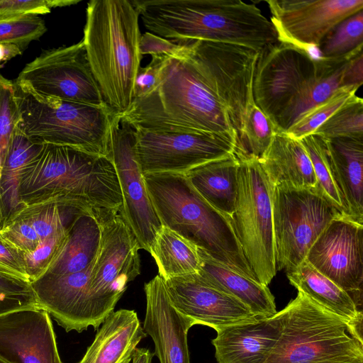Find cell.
<instances>
[{"mask_svg": "<svg viewBox=\"0 0 363 363\" xmlns=\"http://www.w3.org/2000/svg\"><path fill=\"white\" fill-rule=\"evenodd\" d=\"M146 335L135 311H113L102 323L79 363H130Z\"/></svg>", "mask_w": 363, "mask_h": 363, "instance_id": "603a6c76", "label": "cell"}, {"mask_svg": "<svg viewBox=\"0 0 363 363\" xmlns=\"http://www.w3.org/2000/svg\"><path fill=\"white\" fill-rule=\"evenodd\" d=\"M312 134L323 138H363V100L354 96Z\"/></svg>", "mask_w": 363, "mask_h": 363, "instance_id": "74e56055", "label": "cell"}, {"mask_svg": "<svg viewBox=\"0 0 363 363\" xmlns=\"http://www.w3.org/2000/svg\"><path fill=\"white\" fill-rule=\"evenodd\" d=\"M274 186L315 188L316 179L308 155L300 140L277 132L259 159Z\"/></svg>", "mask_w": 363, "mask_h": 363, "instance_id": "d4e9b609", "label": "cell"}, {"mask_svg": "<svg viewBox=\"0 0 363 363\" xmlns=\"http://www.w3.org/2000/svg\"><path fill=\"white\" fill-rule=\"evenodd\" d=\"M139 13L131 1L87 4L83 43L105 104L116 115L129 109L140 67Z\"/></svg>", "mask_w": 363, "mask_h": 363, "instance_id": "277c9868", "label": "cell"}, {"mask_svg": "<svg viewBox=\"0 0 363 363\" xmlns=\"http://www.w3.org/2000/svg\"><path fill=\"white\" fill-rule=\"evenodd\" d=\"M169 299L182 315L216 331L257 318L241 301L202 279L198 274L164 280Z\"/></svg>", "mask_w": 363, "mask_h": 363, "instance_id": "ac0fdd59", "label": "cell"}, {"mask_svg": "<svg viewBox=\"0 0 363 363\" xmlns=\"http://www.w3.org/2000/svg\"><path fill=\"white\" fill-rule=\"evenodd\" d=\"M13 84L20 113L18 127L27 137L108 156L111 122L116 114L106 104L45 97Z\"/></svg>", "mask_w": 363, "mask_h": 363, "instance_id": "52a82bcc", "label": "cell"}, {"mask_svg": "<svg viewBox=\"0 0 363 363\" xmlns=\"http://www.w3.org/2000/svg\"><path fill=\"white\" fill-rule=\"evenodd\" d=\"M14 82L45 97L105 104L82 40L44 50L23 68Z\"/></svg>", "mask_w": 363, "mask_h": 363, "instance_id": "5bb4252c", "label": "cell"}, {"mask_svg": "<svg viewBox=\"0 0 363 363\" xmlns=\"http://www.w3.org/2000/svg\"><path fill=\"white\" fill-rule=\"evenodd\" d=\"M322 60L306 50L278 42L262 50L256 65L255 105L277 132L285 133L308 107L322 71Z\"/></svg>", "mask_w": 363, "mask_h": 363, "instance_id": "ba28073f", "label": "cell"}, {"mask_svg": "<svg viewBox=\"0 0 363 363\" xmlns=\"http://www.w3.org/2000/svg\"><path fill=\"white\" fill-rule=\"evenodd\" d=\"M146 311L143 329L155 343L160 363H191L187 343L194 321L171 303L162 278L158 274L145 284Z\"/></svg>", "mask_w": 363, "mask_h": 363, "instance_id": "ffe728a7", "label": "cell"}, {"mask_svg": "<svg viewBox=\"0 0 363 363\" xmlns=\"http://www.w3.org/2000/svg\"><path fill=\"white\" fill-rule=\"evenodd\" d=\"M119 116L135 129L236 135L224 107L186 57L167 60L152 90Z\"/></svg>", "mask_w": 363, "mask_h": 363, "instance_id": "3957f363", "label": "cell"}, {"mask_svg": "<svg viewBox=\"0 0 363 363\" xmlns=\"http://www.w3.org/2000/svg\"><path fill=\"white\" fill-rule=\"evenodd\" d=\"M1 236L24 253L33 252L40 243V238L31 224L25 218H16L0 231Z\"/></svg>", "mask_w": 363, "mask_h": 363, "instance_id": "7bdbcfd3", "label": "cell"}, {"mask_svg": "<svg viewBox=\"0 0 363 363\" xmlns=\"http://www.w3.org/2000/svg\"><path fill=\"white\" fill-rule=\"evenodd\" d=\"M47 30L44 21L37 15L0 17V43L23 48L38 40Z\"/></svg>", "mask_w": 363, "mask_h": 363, "instance_id": "f35d334b", "label": "cell"}, {"mask_svg": "<svg viewBox=\"0 0 363 363\" xmlns=\"http://www.w3.org/2000/svg\"><path fill=\"white\" fill-rule=\"evenodd\" d=\"M286 274L291 284L298 291H301L326 311L343 320L363 340L362 311L358 309L347 292L306 260Z\"/></svg>", "mask_w": 363, "mask_h": 363, "instance_id": "484cf974", "label": "cell"}, {"mask_svg": "<svg viewBox=\"0 0 363 363\" xmlns=\"http://www.w3.org/2000/svg\"><path fill=\"white\" fill-rule=\"evenodd\" d=\"M138 242L121 213L101 223L96 256L92 263L86 305L89 326L99 329L128 287L140 274Z\"/></svg>", "mask_w": 363, "mask_h": 363, "instance_id": "8fae6325", "label": "cell"}, {"mask_svg": "<svg viewBox=\"0 0 363 363\" xmlns=\"http://www.w3.org/2000/svg\"><path fill=\"white\" fill-rule=\"evenodd\" d=\"M154 353L147 348H135L132 356V363H152Z\"/></svg>", "mask_w": 363, "mask_h": 363, "instance_id": "681fc988", "label": "cell"}, {"mask_svg": "<svg viewBox=\"0 0 363 363\" xmlns=\"http://www.w3.org/2000/svg\"><path fill=\"white\" fill-rule=\"evenodd\" d=\"M267 3L279 41L308 52L317 49L340 21L363 11V0H268Z\"/></svg>", "mask_w": 363, "mask_h": 363, "instance_id": "e0dca14e", "label": "cell"}, {"mask_svg": "<svg viewBox=\"0 0 363 363\" xmlns=\"http://www.w3.org/2000/svg\"><path fill=\"white\" fill-rule=\"evenodd\" d=\"M201 266L197 273L206 282L238 299L257 317L275 315L274 297L267 286L232 270L199 249Z\"/></svg>", "mask_w": 363, "mask_h": 363, "instance_id": "4316f807", "label": "cell"}, {"mask_svg": "<svg viewBox=\"0 0 363 363\" xmlns=\"http://www.w3.org/2000/svg\"><path fill=\"white\" fill-rule=\"evenodd\" d=\"M143 179L162 225L189 240L216 261L257 281L230 218L203 199L185 174H147Z\"/></svg>", "mask_w": 363, "mask_h": 363, "instance_id": "5b68a950", "label": "cell"}, {"mask_svg": "<svg viewBox=\"0 0 363 363\" xmlns=\"http://www.w3.org/2000/svg\"><path fill=\"white\" fill-rule=\"evenodd\" d=\"M144 26L174 43L219 42L259 53L277 33L255 4L240 0H132Z\"/></svg>", "mask_w": 363, "mask_h": 363, "instance_id": "7a4b0ae2", "label": "cell"}, {"mask_svg": "<svg viewBox=\"0 0 363 363\" xmlns=\"http://www.w3.org/2000/svg\"><path fill=\"white\" fill-rule=\"evenodd\" d=\"M92 264L84 270L43 274L31 282L38 308L47 311L67 332L88 328L86 305Z\"/></svg>", "mask_w": 363, "mask_h": 363, "instance_id": "44dd1931", "label": "cell"}, {"mask_svg": "<svg viewBox=\"0 0 363 363\" xmlns=\"http://www.w3.org/2000/svg\"><path fill=\"white\" fill-rule=\"evenodd\" d=\"M139 51L141 55H150L158 57H185L188 47L185 43H174L150 32L141 35L139 42Z\"/></svg>", "mask_w": 363, "mask_h": 363, "instance_id": "ee69618b", "label": "cell"}, {"mask_svg": "<svg viewBox=\"0 0 363 363\" xmlns=\"http://www.w3.org/2000/svg\"><path fill=\"white\" fill-rule=\"evenodd\" d=\"M363 224L347 216L333 219L309 249L305 260L362 306Z\"/></svg>", "mask_w": 363, "mask_h": 363, "instance_id": "2e32d148", "label": "cell"}, {"mask_svg": "<svg viewBox=\"0 0 363 363\" xmlns=\"http://www.w3.org/2000/svg\"><path fill=\"white\" fill-rule=\"evenodd\" d=\"M20 122L13 82L0 73V161L1 165L8 145Z\"/></svg>", "mask_w": 363, "mask_h": 363, "instance_id": "60d3db41", "label": "cell"}, {"mask_svg": "<svg viewBox=\"0 0 363 363\" xmlns=\"http://www.w3.org/2000/svg\"><path fill=\"white\" fill-rule=\"evenodd\" d=\"M33 308L38 306L28 278L0 264V316Z\"/></svg>", "mask_w": 363, "mask_h": 363, "instance_id": "8d00e7d4", "label": "cell"}, {"mask_svg": "<svg viewBox=\"0 0 363 363\" xmlns=\"http://www.w3.org/2000/svg\"><path fill=\"white\" fill-rule=\"evenodd\" d=\"M25 48L13 45L0 43V62H6L22 54Z\"/></svg>", "mask_w": 363, "mask_h": 363, "instance_id": "c3c4849f", "label": "cell"}, {"mask_svg": "<svg viewBox=\"0 0 363 363\" xmlns=\"http://www.w3.org/2000/svg\"><path fill=\"white\" fill-rule=\"evenodd\" d=\"M169 58L152 57L150 62L145 67H140L134 84V100L148 94L154 87L159 74Z\"/></svg>", "mask_w": 363, "mask_h": 363, "instance_id": "f6af8a7d", "label": "cell"}, {"mask_svg": "<svg viewBox=\"0 0 363 363\" xmlns=\"http://www.w3.org/2000/svg\"><path fill=\"white\" fill-rule=\"evenodd\" d=\"M0 359L6 363H62L49 313L33 308L1 315Z\"/></svg>", "mask_w": 363, "mask_h": 363, "instance_id": "d6986e66", "label": "cell"}, {"mask_svg": "<svg viewBox=\"0 0 363 363\" xmlns=\"http://www.w3.org/2000/svg\"><path fill=\"white\" fill-rule=\"evenodd\" d=\"M363 47V11L340 21L323 39L317 50L324 58H337L355 54Z\"/></svg>", "mask_w": 363, "mask_h": 363, "instance_id": "d6a6232c", "label": "cell"}, {"mask_svg": "<svg viewBox=\"0 0 363 363\" xmlns=\"http://www.w3.org/2000/svg\"><path fill=\"white\" fill-rule=\"evenodd\" d=\"M68 228L40 240L35 250L24 254L26 274L30 282L43 276L57 258L66 242Z\"/></svg>", "mask_w": 363, "mask_h": 363, "instance_id": "ab89813d", "label": "cell"}, {"mask_svg": "<svg viewBox=\"0 0 363 363\" xmlns=\"http://www.w3.org/2000/svg\"><path fill=\"white\" fill-rule=\"evenodd\" d=\"M19 195L26 206L57 202L100 218L121 213L123 204L108 156L49 143L23 169Z\"/></svg>", "mask_w": 363, "mask_h": 363, "instance_id": "6da1fadb", "label": "cell"}, {"mask_svg": "<svg viewBox=\"0 0 363 363\" xmlns=\"http://www.w3.org/2000/svg\"><path fill=\"white\" fill-rule=\"evenodd\" d=\"M3 225H4V218H3L1 198V194H0V231L3 228Z\"/></svg>", "mask_w": 363, "mask_h": 363, "instance_id": "f907efd6", "label": "cell"}, {"mask_svg": "<svg viewBox=\"0 0 363 363\" xmlns=\"http://www.w3.org/2000/svg\"><path fill=\"white\" fill-rule=\"evenodd\" d=\"M105 218L89 212L77 215L68 228L61 252L45 274L63 275L88 268L96 256Z\"/></svg>", "mask_w": 363, "mask_h": 363, "instance_id": "83f0119b", "label": "cell"}, {"mask_svg": "<svg viewBox=\"0 0 363 363\" xmlns=\"http://www.w3.org/2000/svg\"><path fill=\"white\" fill-rule=\"evenodd\" d=\"M78 0H0V17L26 15H43L52 8L67 6L79 3Z\"/></svg>", "mask_w": 363, "mask_h": 363, "instance_id": "b9f144b4", "label": "cell"}, {"mask_svg": "<svg viewBox=\"0 0 363 363\" xmlns=\"http://www.w3.org/2000/svg\"><path fill=\"white\" fill-rule=\"evenodd\" d=\"M238 165L233 152L199 166L185 174L203 199L230 218L236 199Z\"/></svg>", "mask_w": 363, "mask_h": 363, "instance_id": "f1b7e54d", "label": "cell"}, {"mask_svg": "<svg viewBox=\"0 0 363 363\" xmlns=\"http://www.w3.org/2000/svg\"><path fill=\"white\" fill-rule=\"evenodd\" d=\"M322 138L347 214L363 224V138Z\"/></svg>", "mask_w": 363, "mask_h": 363, "instance_id": "cb8c5ba5", "label": "cell"}, {"mask_svg": "<svg viewBox=\"0 0 363 363\" xmlns=\"http://www.w3.org/2000/svg\"><path fill=\"white\" fill-rule=\"evenodd\" d=\"M237 194L231 222L257 282L268 286L277 273L273 230L274 186L259 159H238Z\"/></svg>", "mask_w": 363, "mask_h": 363, "instance_id": "9c48e42d", "label": "cell"}, {"mask_svg": "<svg viewBox=\"0 0 363 363\" xmlns=\"http://www.w3.org/2000/svg\"><path fill=\"white\" fill-rule=\"evenodd\" d=\"M0 363H6V362H4V360H2L1 359H0Z\"/></svg>", "mask_w": 363, "mask_h": 363, "instance_id": "816d5d0a", "label": "cell"}, {"mask_svg": "<svg viewBox=\"0 0 363 363\" xmlns=\"http://www.w3.org/2000/svg\"><path fill=\"white\" fill-rule=\"evenodd\" d=\"M363 83V51L352 57L348 62L343 76L344 86H357Z\"/></svg>", "mask_w": 363, "mask_h": 363, "instance_id": "7dc6e473", "label": "cell"}, {"mask_svg": "<svg viewBox=\"0 0 363 363\" xmlns=\"http://www.w3.org/2000/svg\"><path fill=\"white\" fill-rule=\"evenodd\" d=\"M82 212L86 211L61 203L47 202L27 206L13 219H26L36 231L40 241L67 229L76 216Z\"/></svg>", "mask_w": 363, "mask_h": 363, "instance_id": "836d02e7", "label": "cell"}, {"mask_svg": "<svg viewBox=\"0 0 363 363\" xmlns=\"http://www.w3.org/2000/svg\"><path fill=\"white\" fill-rule=\"evenodd\" d=\"M135 130V152L143 174H186L234 152L236 135Z\"/></svg>", "mask_w": 363, "mask_h": 363, "instance_id": "4fadbf2b", "label": "cell"}, {"mask_svg": "<svg viewBox=\"0 0 363 363\" xmlns=\"http://www.w3.org/2000/svg\"><path fill=\"white\" fill-rule=\"evenodd\" d=\"M43 145L27 137L18 127L12 135L0 168L3 227L26 207L19 195L22 172Z\"/></svg>", "mask_w": 363, "mask_h": 363, "instance_id": "f546056e", "label": "cell"}, {"mask_svg": "<svg viewBox=\"0 0 363 363\" xmlns=\"http://www.w3.org/2000/svg\"><path fill=\"white\" fill-rule=\"evenodd\" d=\"M281 312L279 337L264 363H363V340L301 291Z\"/></svg>", "mask_w": 363, "mask_h": 363, "instance_id": "8992f818", "label": "cell"}, {"mask_svg": "<svg viewBox=\"0 0 363 363\" xmlns=\"http://www.w3.org/2000/svg\"><path fill=\"white\" fill-rule=\"evenodd\" d=\"M300 141L306 149L313 168L316 179L315 189L341 213L347 216L323 139L315 134H310L300 139Z\"/></svg>", "mask_w": 363, "mask_h": 363, "instance_id": "1f68e13d", "label": "cell"}, {"mask_svg": "<svg viewBox=\"0 0 363 363\" xmlns=\"http://www.w3.org/2000/svg\"><path fill=\"white\" fill-rule=\"evenodd\" d=\"M24 254L0 234V264L28 277Z\"/></svg>", "mask_w": 363, "mask_h": 363, "instance_id": "bcb514c9", "label": "cell"}, {"mask_svg": "<svg viewBox=\"0 0 363 363\" xmlns=\"http://www.w3.org/2000/svg\"><path fill=\"white\" fill-rule=\"evenodd\" d=\"M135 130L119 115L113 118L108 156L111 160L123 197L121 214L140 249L150 252L162 224L147 193L135 152Z\"/></svg>", "mask_w": 363, "mask_h": 363, "instance_id": "9a60e30c", "label": "cell"}, {"mask_svg": "<svg viewBox=\"0 0 363 363\" xmlns=\"http://www.w3.org/2000/svg\"><path fill=\"white\" fill-rule=\"evenodd\" d=\"M193 64L224 107L237 137L255 104V72L259 52L240 45L196 40L184 43Z\"/></svg>", "mask_w": 363, "mask_h": 363, "instance_id": "30bf717a", "label": "cell"}, {"mask_svg": "<svg viewBox=\"0 0 363 363\" xmlns=\"http://www.w3.org/2000/svg\"><path fill=\"white\" fill-rule=\"evenodd\" d=\"M277 132L274 125L255 104L250 109L244 128L237 137L234 155L238 159H259Z\"/></svg>", "mask_w": 363, "mask_h": 363, "instance_id": "e575fe53", "label": "cell"}, {"mask_svg": "<svg viewBox=\"0 0 363 363\" xmlns=\"http://www.w3.org/2000/svg\"><path fill=\"white\" fill-rule=\"evenodd\" d=\"M163 280L197 274L201 266L199 248L172 230L162 226L150 250Z\"/></svg>", "mask_w": 363, "mask_h": 363, "instance_id": "4dcf8cb0", "label": "cell"}, {"mask_svg": "<svg viewBox=\"0 0 363 363\" xmlns=\"http://www.w3.org/2000/svg\"><path fill=\"white\" fill-rule=\"evenodd\" d=\"M341 213L315 188L274 186L273 230L277 271L296 269L315 240Z\"/></svg>", "mask_w": 363, "mask_h": 363, "instance_id": "7c38bea8", "label": "cell"}, {"mask_svg": "<svg viewBox=\"0 0 363 363\" xmlns=\"http://www.w3.org/2000/svg\"><path fill=\"white\" fill-rule=\"evenodd\" d=\"M281 311L217 330L211 342L218 363H264L281 330Z\"/></svg>", "mask_w": 363, "mask_h": 363, "instance_id": "7402d4cb", "label": "cell"}, {"mask_svg": "<svg viewBox=\"0 0 363 363\" xmlns=\"http://www.w3.org/2000/svg\"><path fill=\"white\" fill-rule=\"evenodd\" d=\"M359 87L342 86L329 98L305 112L287 130L290 137L300 140L314 131L335 111L348 102Z\"/></svg>", "mask_w": 363, "mask_h": 363, "instance_id": "d590c367", "label": "cell"}]
</instances>
